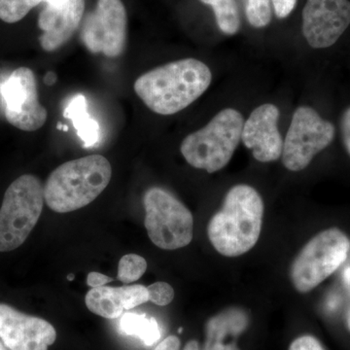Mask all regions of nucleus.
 <instances>
[{
  "instance_id": "obj_1",
  "label": "nucleus",
  "mask_w": 350,
  "mask_h": 350,
  "mask_svg": "<svg viewBox=\"0 0 350 350\" xmlns=\"http://www.w3.org/2000/svg\"><path fill=\"white\" fill-rule=\"evenodd\" d=\"M213 75L196 59L172 62L137 78L133 90L151 111L174 115L197 100L211 86Z\"/></svg>"
},
{
  "instance_id": "obj_16",
  "label": "nucleus",
  "mask_w": 350,
  "mask_h": 350,
  "mask_svg": "<svg viewBox=\"0 0 350 350\" xmlns=\"http://www.w3.org/2000/svg\"><path fill=\"white\" fill-rule=\"evenodd\" d=\"M64 117L72 121L84 147L90 148L100 142V125L88 113L87 100L83 94H76L71 98L64 109Z\"/></svg>"
},
{
  "instance_id": "obj_15",
  "label": "nucleus",
  "mask_w": 350,
  "mask_h": 350,
  "mask_svg": "<svg viewBox=\"0 0 350 350\" xmlns=\"http://www.w3.org/2000/svg\"><path fill=\"white\" fill-rule=\"evenodd\" d=\"M250 319L241 308H232L207 321L202 350H239L237 338L247 328Z\"/></svg>"
},
{
  "instance_id": "obj_30",
  "label": "nucleus",
  "mask_w": 350,
  "mask_h": 350,
  "mask_svg": "<svg viewBox=\"0 0 350 350\" xmlns=\"http://www.w3.org/2000/svg\"><path fill=\"white\" fill-rule=\"evenodd\" d=\"M57 79L56 73L53 72V71H49V72L46 75L45 78H44V82H45L48 86H52V85H54L55 83L57 82Z\"/></svg>"
},
{
  "instance_id": "obj_25",
  "label": "nucleus",
  "mask_w": 350,
  "mask_h": 350,
  "mask_svg": "<svg viewBox=\"0 0 350 350\" xmlns=\"http://www.w3.org/2000/svg\"><path fill=\"white\" fill-rule=\"evenodd\" d=\"M289 350H325L322 345L320 344L317 338L312 336H301L296 338L291 345Z\"/></svg>"
},
{
  "instance_id": "obj_14",
  "label": "nucleus",
  "mask_w": 350,
  "mask_h": 350,
  "mask_svg": "<svg viewBox=\"0 0 350 350\" xmlns=\"http://www.w3.org/2000/svg\"><path fill=\"white\" fill-rule=\"evenodd\" d=\"M39 14L42 31L39 42L46 52H54L75 36L84 16L85 0H45Z\"/></svg>"
},
{
  "instance_id": "obj_2",
  "label": "nucleus",
  "mask_w": 350,
  "mask_h": 350,
  "mask_svg": "<svg viewBox=\"0 0 350 350\" xmlns=\"http://www.w3.org/2000/svg\"><path fill=\"white\" fill-rule=\"evenodd\" d=\"M264 202L254 188L239 184L230 189L222 208L207 227L209 241L226 257H238L254 247L261 234Z\"/></svg>"
},
{
  "instance_id": "obj_17",
  "label": "nucleus",
  "mask_w": 350,
  "mask_h": 350,
  "mask_svg": "<svg viewBox=\"0 0 350 350\" xmlns=\"http://www.w3.org/2000/svg\"><path fill=\"white\" fill-rule=\"evenodd\" d=\"M85 303L90 312L107 319H118L126 310L123 287L93 288L88 292Z\"/></svg>"
},
{
  "instance_id": "obj_34",
  "label": "nucleus",
  "mask_w": 350,
  "mask_h": 350,
  "mask_svg": "<svg viewBox=\"0 0 350 350\" xmlns=\"http://www.w3.org/2000/svg\"><path fill=\"white\" fill-rule=\"evenodd\" d=\"M64 125L62 123H57V130H63Z\"/></svg>"
},
{
  "instance_id": "obj_5",
  "label": "nucleus",
  "mask_w": 350,
  "mask_h": 350,
  "mask_svg": "<svg viewBox=\"0 0 350 350\" xmlns=\"http://www.w3.org/2000/svg\"><path fill=\"white\" fill-rule=\"evenodd\" d=\"M44 202V187L34 175H22L9 186L0 207V252L25 243L38 222Z\"/></svg>"
},
{
  "instance_id": "obj_13",
  "label": "nucleus",
  "mask_w": 350,
  "mask_h": 350,
  "mask_svg": "<svg viewBox=\"0 0 350 350\" xmlns=\"http://www.w3.org/2000/svg\"><path fill=\"white\" fill-rule=\"evenodd\" d=\"M278 107L266 103L255 108L244 121L241 140L259 162H273L282 155L284 140L278 131Z\"/></svg>"
},
{
  "instance_id": "obj_4",
  "label": "nucleus",
  "mask_w": 350,
  "mask_h": 350,
  "mask_svg": "<svg viewBox=\"0 0 350 350\" xmlns=\"http://www.w3.org/2000/svg\"><path fill=\"white\" fill-rule=\"evenodd\" d=\"M243 114L234 108L217 113L204 128L190 133L180 151L189 165L208 174L224 169L241 140Z\"/></svg>"
},
{
  "instance_id": "obj_23",
  "label": "nucleus",
  "mask_w": 350,
  "mask_h": 350,
  "mask_svg": "<svg viewBox=\"0 0 350 350\" xmlns=\"http://www.w3.org/2000/svg\"><path fill=\"white\" fill-rule=\"evenodd\" d=\"M149 301L156 305L163 306L172 303L174 298V288L165 282H155L147 287Z\"/></svg>"
},
{
  "instance_id": "obj_27",
  "label": "nucleus",
  "mask_w": 350,
  "mask_h": 350,
  "mask_svg": "<svg viewBox=\"0 0 350 350\" xmlns=\"http://www.w3.org/2000/svg\"><path fill=\"white\" fill-rule=\"evenodd\" d=\"M340 131L345 150L350 156V107L345 110L340 119Z\"/></svg>"
},
{
  "instance_id": "obj_8",
  "label": "nucleus",
  "mask_w": 350,
  "mask_h": 350,
  "mask_svg": "<svg viewBox=\"0 0 350 350\" xmlns=\"http://www.w3.org/2000/svg\"><path fill=\"white\" fill-rule=\"evenodd\" d=\"M336 129L310 107L297 108L283 142L282 163L290 172H301L335 138Z\"/></svg>"
},
{
  "instance_id": "obj_7",
  "label": "nucleus",
  "mask_w": 350,
  "mask_h": 350,
  "mask_svg": "<svg viewBox=\"0 0 350 350\" xmlns=\"http://www.w3.org/2000/svg\"><path fill=\"white\" fill-rule=\"evenodd\" d=\"M145 228L152 243L165 250L190 244L194 219L187 207L165 189L152 187L144 195Z\"/></svg>"
},
{
  "instance_id": "obj_18",
  "label": "nucleus",
  "mask_w": 350,
  "mask_h": 350,
  "mask_svg": "<svg viewBox=\"0 0 350 350\" xmlns=\"http://www.w3.org/2000/svg\"><path fill=\"white\" fill-rule=\"evenodd\" d=\"M120 330L126 336L139 338L148 347L156 344L161 338L158 322L146 314L125 313L120 321Z\"/></svg>"
},
{
  "instance_id": "obj_22",
  "label": "nucleus",
  "mask_w": 350,
  "mask_h": 350,
  "mask_svg": "<svg viewBox=\"0 0 350 350\" xmlns=\"http://www.w3.org/2000/svg\"><path fill=\"white\" fill-rule=\"evenodd\" d=\"M245 15L253 27L262 29L271 21V0H244Z\"/></svg>"
},
{
  "instance_id": "obj_11",
  "label": "nucleus",
  "mask_w": 350,
  "mask_h": 350,
  "mask_svg": "<svg viewBox=\"0 0 350 350\" xmlns=\"http://www.w3.org/2000/svg\"><path fill=\"white\" fill-rule=\"evenodd\" d=\"M349 25V0H308L304 7L303 34L313 49L333 46Z\"/></svg>"
},
{
  "instance_id": "obj_28",
  "label": "nucleus",
  "mask_w": 350,
  "mask_h": 350,
  "mask_svg": "<svg viewBox=\"0 0 350 350\" xmlns=\"http://www.w3.org/2000/svg\"><path fill=\"white\" fill-rule=\"evenodd\" d=\"M112 278L109 276L103 275V273H98V271H92L88 275L87 284L92 288L103 287L107 285V283L112 282Z\"/></svg>"
},
{
  "instance_id": "obj_12",
  "label": "nucleus",
  "mask_w": 350,
  "mask_h": 350,
  "mask_svg": "<svg viewBox=\"0 0 350 350\" xmlns=\"http://www.w3.org/2000/svg\"><path fill=\"white\" fill-rule=\"evenodd\" d=\"M0 338L9 350H48L57 332L46 320L0 304Z\"/></svg>"
},
{
  "instance_id": "obj_26",
  "label": "nucleus",
  "mask_w": 350,
  "mask_h": 350,
  "mask_svg": "<svg viewBox=\"0 0 350 350\" xmlns=\"http://www.w3.org/2000/svg\"><path fill=\"white\" fill-rule=\"evenodd\" d=\"M273 10L278 19H285L296 6L297 0H271Z\"/></svg>"
},
{
  "instance_id": "obj_29",
  "label": "nucleus",
  "mask_w": 350,
  "mask_h": 350,
  "mask_svg": "<svg viewBox=\"0 0 350 350\" xmlns=\"http://www.w3.org/2000/svg\"><path fill=\"white\" fill-rule=\"evenodd\" d=\"M180 340L175 336H170L160 342L154 350H179L180 349Z\"/></svg>"
},
{
  "instance_id": "obj_32",
  "label": "nucleus",
  "mask_w": 350,
  "mask_h": 350,
  "mask_svg": "<svg viewBox=\"0 0 350 350\" xmlns=\"http://www.w3.org/2000/svg\"><path fill=\"white\" fill-rule=\"evenodd\" d=\"M347 283H349V286H350V269H349V271H347ZM347 327H349V331H350V306H349V310H347Z\"/></svg>"
},
{
  "instance_id": "obj_35",
  "label": "nucleus",
  "mask_w": 350,
  "mask_h": 350,
  "mask_svg": "<svg viewBox=\"0 0 350 350\" xmlns=\"http://www.w3.org/2000/svg\"><path fill=\"white\" fill-rule=\"evenodd\" d=\"M0 350H6L5 345H3V342H0Z\"/></svg>"
},
{
  "instance_id": "obj_36",
  "label": "nucleus",
  "mask_w": 350,
  "mask_h": 350,
  "mask_svg": "<svg viewBox=\"0 0 350 350\" xmlns=\"http://www.w3.org/2000/svg\"><path fill=\"white\" fill-rule=\"evenodd\" d=\"M63 130H64V131H68V126L64 125Z\"/></svg>"
},
{
  "instance_id": "obj_33",
  "label": "nucleus",
  "mask_w": 350,
  "mask_h": 350,
  "mask_svg": "<svg viewBox=\"0 0 350 350\" xmlns=\"http://www.w3.org/2000/svg\"><path fill=\"white\" fill-rule=\"evenodd\" d=\"M68 280H69V282H72V280H75V275H73V273H70V275H68Z\"/></svg>"
},
{
  "instance_id": "obj_21",
  "label": "nucleus",
  "mask_w": 350,
  "mask_h": 350,
  "mask_svg": "<svg viewBox=\"0 0 350 350\" xmlns=\"http://www.w3.org/2000/svg\"><path fill=\"white\" fill-rule=\"evenodd\" d=\"M146 269L147 262L144 257L137 254L125 255L120 260L117 278L124 283L137 282Z\"/></svg>"
},
{
  "instance_id": "obj_6",
  "label": "nucleus",
  "mask_w": 350,
  "mask_h": 350,
  "mask_svg": "<svg viewBox=\"0 0 350 350\" xmlns=\"http://www.w3.org/2000/svg\"><path fill=\"white\" fill-rule=\"evenodd\" d=\"M350 241L338 228L320 232L294 260L290 271L295 289L308 293L333 275L347 260Z\"/></svg>"
},
{
  "instance_id": "obj_9",
  "label": "nucleus",
  "mask_w": 350,
  "mask_h": 350,
  "mask_svg": "<svg viewBox=\"0 0 350 350\" xmlns=\"http://www.w3.org/2000/svg\"><path fill=\"white\" fill-rule=\"evenodd\" d=\"M128 16L122 0H98L83 21L80 39L92 54L118 57L126 49Z\"/></svg>"
},
{
  "instance_id": "obj_3",
  "label": "nucleus",
  "mask_w": 350,
  "mask_h": 350,
  "mask_svg": "<svg viewBox=\"0 0 350 350\" xmlns=\"http://www.w3.org/2000/svg\"><path fill=\"white\" fill-rule=\"evenodd\" d=\"M111 165L105 157L90 155L59 165L44 187L47 206L59 213H71L94 202L107 187Z\"/></svg>"
},
{
  "instance_id": "obj_31",
  "label": "nucleus",
  "mask_w": 350,
  "mask_h": 350,
  "mask_svg": "<svg viewBox=\"0 0 350 350\" xmlns=\"http://www.w3.org/2000/svg\"><path fill=\"white\" fill-rule=\"evenodd\" d=\"M183 350H200L199 342L197 340H190Z\"/></svg>"
},
{
  "instance_id": "obj_10",
  "label": "nucleus",
  "mask_w": 350,
  "mask_h": 350,
  "mask_svg": "<svg viewBox=\"0 0 350 350\" xmlns=\"http://www.w3.org/2000/svg\"><path fill=\"white\" fill-rule=\"evenodd\" d=\"M5 105V117L11 125L24 131L42 128L47 120L46 108L39 103L38 82L31 68H19L0 84Z\"/></svg>"
},
{
  "instance_id": "obj_20",
  "label": "nucleus",
  "mask_w": 350,
  "mask_h": 350,
  "mask_svg": "<svg viewBox=\"0 0 350 350\" xmlns=\"http://www.w3.org/2000/svg\"><path fill=\"white\" fill-rule=\"evenodd\" d=\"M45 0H0V20L14 24L24 19L31 9Z\"/></svg>"
},
{
  "instance_id": "obj_24",
  "label": "nucleus",
  "mask_w": 350,
  "mask_h": 350,
  "mask_svg": "<svg viewBox=\"0 0 350 350\" xmlns=\"http://www.w3.org/2000/svg\"><path fill=\"white\" fill-rule=\"evenodd\" d=\"M124 296H125L126 310L137 308L149 301L147 287L144 285H131V286H123Z\"/></svg>"
},
{
  "instance_id": "obj_19",
  "label": "nucleus",
  "mask_w": 350,
  "mask_h": 350,
  "mask_svg": "<svg viewBox=\"0 0 350 350\" xmlns=\"http://www.w3.org/2000/svg\"><path fill=\"white\" fill-rule=\"evenodd\" d=\"M213 7L216 24L227 36H234L241 29V14L236 0H200Z\"/></svg>"
}]
</instances>
